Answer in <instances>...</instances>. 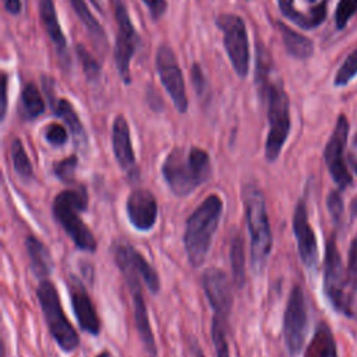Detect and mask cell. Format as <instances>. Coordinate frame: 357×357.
Wrapping results in <instances>:
<instances>
[{"instance_id":"cell-1","label":"cell","mask_w":357,"mask_h":357,"mask_svg":"<svg viewBox=\"0 0 357 357\" xmlns=\"http://www.w3.org/2000/svg\"><path fill=\"white\" fill-rule=\"evenodd\" d=\"M162 176L174 195L185 197L212 177L211 158L197 146L174 148L162 163Z\"/></svg>"},{"instance_id":"cell-2","label":"cell","mask_w":357,"mask_h":357,"mask_svg":"<svg viewBox=\"0 0 357 357\" xmlns=\"http://www.w3.org/2000/svg\"><path fill=\"white\" fill-rule=\"evenodd\" d=\"M241 199L250 236V266L257 275L266 265L273 245V236L262 190L254 183H247L241 188Z\"/></svg>"},{"instance_id":"cell-3","label":"cell","mask_w":357,"mask_h":357,"mask_svg":"<svg viewBox=\"0 0 357 357\" xmlns=\"http://www.w3.org/2000/svg\"><path fill=\"white\" fill-rule=\"evenodd\" d=\"M222 212V198L216 194H211L187 218L184 248L188 262L194 268H198L205 262L212 238L219 226Z\"/></svg>"},{"instance_id":"cell-4","label":"cell","mask_w":357,"mask_h":357,"mask_svg":"<svg viewBox=\"0 0 357 357\" xmlns=\"http://www.w3.org/2000/svg\"><path fill=\"white\" fill-rule=\"evenodd\" d=\"M86 206L88 194L86 190L79 185L59 192L53 199L52 212L56 222L64 229L79 250L95 252L98 247L96 238L81 219V213L86 211Z\"/></svg>"},{"instance_id":"cell-5","label":"cell","mask_w":357,"mask_h":357,"mask_svg":"<svg viewBox=\"0 0 357 357\" xmlns=\"http://www.w3.org/2000/svg\"><path fill=\"white\" fill-rule=\"evenodd\" d=\"M347 287H350L347 271L342 262L336 233H332L325 244L322 289L328 303L337 314L353 318L351 297L347 291Z\"/></svg>"},{"instance_id":"cell-6","label":"cell","mask_w":357,"mask_h":357,"mask_svg":"<svg viewBox=\"0 0 357 357\" xmlns=\"http://www.w3.org/2000/svg\"><path fill=\"white\" fill-rule=\"evenodd\" d=\"M36 296L42 314L45 317L46 326L53 340L63 351H74L79 346V336L71 322L67 319L61 307L59 293L53 283L47 279L40 280L36 287Z\"/></svg>"},{"instance_id":"cell-7","label":"cell","mask_w":357,"mask_h":357,"mask_svg":"<svg viewBox=\"0 0 357 357\" xmlns=\"http://www.w3.org/2000/svg\"><path fill=\"white\" fill-rule=\"evenodd\" d=\"M266 98L269 131L265 141V159L272 163L279 158L290 132V102L279 85H269Z\"/></svg>"},{"instance_id":"cell-8","label":"cell","mask_w":357,"mask_h":357,"mask_svg":"<svg viewBox=\"0 0 357 357\" xmlns=\"http://www.w3.org/2000/svg\"><path fill=\"white\" fill-rule=\"evenodd\" d=\"M308 331V312L304 290L294 284L289 293L283 314V339L287 353L296 357L301 353Z\"/></svg>"},{"instance_id":"cell-9","label":"cell","mask_w":357,"mask_h":357,"mask_svg":"<svg viewBox=\"0 0 357 357\" xmlns=\"http://www.w3.org/2000/svg\"><path fill=\"white\" fill-rule=\"evenodd\" d=\"M218 28L223 32V43L229 60L240 77L248 74L250 50L244 21L236 14H220L216 18Z\"/></svg>"},{"instance_id":"cell-10","label":"cell","mask_w":357,"mask_h":357,"mask_svg":"<svg viewBox=\"0 0 357 357\" xmlns=\"http://www.w3.org/2000/svg\"><path fill=\"white\" fill-rule=\"evenodd\" d=\"M347 137H349L347 117L344 114H339L335 128L325 145L324 160L332 180L335 181V184L337 185V190L340 191L346 190L353 181L344 159V148L347 144Z\"/></svg>"},{"instance_id":"cell-11","label":"cell","mask_w":357,"mask_h":357,"mask_svg":"<svg viewBox=\"0 0 357 357\" xmlns=\"http://www.w3.org/2000/svg\"><path fill=\"white\" fill-rule=\"evenodd\" d=\"M156 71L162 85L172 98L174 107L180 113H185L188 109V99L185 93V84L181 68L177 63L176 54L170 46L162 45L156 50L155 57Z\"/></svg>"},{"instance_id":"cell-12","label":"cell","mask_w":357,"mask_h":357,"mask_svg":"<svg viewBox=\"0 0 357 357\" xmlns=\"http://www.w3.org/2000/svg\"><path fill=\"white\" fill-rule=\"evenodd\" d=\"M116 21H117V35L114 46V60L120 78L128 84L131 79L130 61L138 45V35L131 22L128 11L121 0H116Z\"/></svg>"},{"instance_id":"cell-13","label":"cell","mask_w":357,"mask_h":357,"mask_svg":"<svg viewBox=\"0 0 357 357\" xmlns=\"http://www.w3.org/2000/svg\"><path fill=\"white\" fill-rule=\"evenodd\" d=\"M291 226L297 243V251L303 265L308 271L315 272L318 266V243L315 231L308 220L307 204L304 198H300L296 204Z\"/></svg>"},{"instance_id":"cell-14","label":"cell","mask_w":357,"mask_h":357,"mask_svg":"<svg viewBox=\"0 0 357 357\" xmlns=\"http://www.w3.org/2000/svg\"><path fill=\"white\" fill-rule=\"evenodd\" d=\"M201 283L213 315L227 319L233 305V290L227 275L222 269L211 266L204 271Z\"/></svg>"},{"instance_id":"cell-15","label":"cell","mask_w":357,"mask_h":357,"mask_svg":"<svg viewBox=\"0 0 357 357\" xmlns=\"http://www.w3.org/2000/svg\"><path fill=\"white\" fill-rule=\"evenodd\" d=\"M126 212L131 226L139 231L151 230L158 220V202L146 188H134L126 201Z\"/></svg>"},{"instance_id":"cell-16","label":"cell","mask_w":357,"mask_h":357,"mask_svg":"<svg viewBox=\"0 0 357 357\" xmlns=\"http://www.w3.org/2000/svg\"><path fill=\"white\" fill-rule=\"evenodd\" d=\"M67 289H68L73 311L75 314L79 328L89 335H93V336L99 335L100 321H99L98 312L95 310V305H93L86 289L84 287V284L77 278L71 276L68 279Z\"/></svg>"},{"instance_id":"cell-17","label":"cell","mask_w":357,"mask_h":357,"mask_svg":"<svg viewBox=\"0 0 357 357\" xmlns=\"http://www.w3.org/2000/svg\"><path fill=\"white\" fill-rule=\"evenodd\" d=\"M112 146L119 166L128 174L130 178L138 176L135 155L130 137V127L124 116H117L112 126Z\"/></svg>"},{"instance_id":"cell-18","label":"cell","mask_w":357,"mask_h":357,"mask_svg":"<svg viewBox=\"0 0 357 357\" xmlns=\"http://www.w3.org/2000/svg\"><path fill=\"white\" fill-rule=\"evenodd\" d=\"M130 291H131L132 304H134V324H135L137 332L139 335V339L142 342L144 350L146 351V354L149 357H156L158 356V347H156L155 336H153L152 326H151V322H149L146 303L142 297L141 286L130 287Z\"/></svg>"},{"instance_id":"cell-19","label":"cell","mask_w":357,"mask_h":357,"mask_svg":"<svg viewBox=\"0 0 357 357\" xmlns=\"http://www.w3.org/2000/svg\"><path fill=\"white\" fill-rule=\"evenodd\" d=\"M326 3L328 0H322L319 4L311 8L310 13L304 14L294 7V0H278L282 14L303 29H312L324 22L326 17Z\"/></svg>"},{"instance_id":"cell-20","label":"cell","mask_w":357,"mask_h":357,"mask_svg":"<svg viewBox=\"0 0 357 357\" xmlns=\"http://www.w3.org/2000/svg\"><path fill=\"white\" fill-rule=\"evenodd\" d=\"M304 357H339L335 336L325 321H321L317 325L304 351Z\"/></svg>"},{"instance_id":"cell-21","label":"cell","mask_w":357,"mask_h":357,"mask_svg":"<svg viewBox=\"0 0 357 357\" xmlns=\"http://www.w3.org/2000/svg\"><path fill=\"white\" fill-rule=\"evenodd\" d=\"M25 248L35 276L39 280L46 279L53 269V261L47 247L35 236H28L25 240Z\"/></svg>"},{"instance_id":"cell-22","label":"cell","mask_w":357,"mask_h":357,"mask_svg":"<svg viewBox=\"0 0 357 357\" xmlns=\"http://www.w3.org/2000/svg\"><path fill=\"white\" fill-rule=\"evenodd\" d=\"M278 28L282 35L284 49L291 57H296L300 60H305L311 57V54L314 53V43L310 38L296 32L282 21L278 22Z\"/></svg>"},{"instance_id":"cell-23","label":"cell","mask_w":357,"mask_h":357,"mask_svg":"<svg viewBox=\"0 0 357 357\" xmlns=\"http://www.w3.org/2000/svg\"><path fill=\"white\" fill-rule=\"evenodd\" d=\"M39 15H40L42 25L47 36L50 38V40L54 43V46L59 50H64L67 40L60 28L53 0H39Z\"/></svg>"},{"instance_id":"cell-24","label":"cell","mask_w":357,"mask_h":357,"mask_svg":"<svg viewBox=\"0 0 357 357\" xmlns=\"http://www.w3.org/2000/svg\"><path fill=\"white\" fill-rule=\"evenodd\" d=\"M53 110L54 114L59 116L61 120H64V123L67 124V127L70 128L74 141L77 145H84L86 142V134L84 130V126L75 112V109L73 107V105L67 100V99H59L56 103H53Z\"/></svg>"},{"instance_id":"cell-25","label":"cell","mask_w":357,"mask_h":357,"mask_svg":"<svg viewBox=\"0 0 357 357\" xmlns=\"http://www.w3.org/2000/svg\"><path fill=\"white\" fill-rule=\"evenodd\" d=\"M45 112V100L39 89L33 84H26L20 98V116L22 120L29 121L39 117Z\"/></svg>"},{"instance_id":"cell-26","label":"cell","mask_w":357,"mask_h":357,"mask_svg":"<svg viewBox=\"0 0 357 357\" xmlns=\"http://www.w3.org/2000/svg\"><path fill=\"white\" fill-rule=\"evenodd\" d=\"M230 266L233 275V283L237 289H241L245 282V252L241 234H236L230 244Z\"/></svg>"},{"instance_id":"cell-27","label":"cell","mask_w":357,"mask_h":357,"mask_svg":"<svg viewBox=\"0 0 357 357\" xmlns=\"http://www.w3.org/2000/svg\"><path fill=\"white\" fill-rule=\"evenodd\" d=\"M130 257H131V261H132L137 272L139 273L142 282L145 283L146 289L152 294H156L159 291V289H160V280H159V276H158L156 271L142 257V254L137 248H134L132 245H130Z\"/></svg>"},{"instance_id":"cell-28","label":"cell","mask_w":357,"mask_h":357,"mask_svg":"<svg viewBox=\"0 0 357 357\" xmlns=\"http://www.w3.org/2000/svg\"><path fill=\"white\" fill-rule=\"evenodd\" d=\"M71 7L74 8L77 17L79 18V21L82 22V25L86 28V31L91 33L92 39L96 40L98 43H105L106 42V36L105 32L102 29V26L99 25L98 20L93 17V14L89 11L86 3L84 0H70Z\"/></svg>"},{"instance_id":"cell-29","label":"cell","mask_w":357,"mask_h":357,"mask_svg":"<svg viewBox=\"0 0 357 357\" xmlns=\"http://www.w3.org/2000/svg\"><path fill=\"white\" fill-rule=\"evenodd\" d=\"M227 319L213 315L211 324L212 343L216 351V357H230V347L227 342Z\"/></svg>"},{"instance_id":"cell-30","label":"cell","mask_w":357,"mask_h":357,"mask_svg":"<svg viewBox=\"0 0 357 357\" xmlns=\"http://www.w3.org/2000/svg\"><path fill=\"white\" fill-rule=\"evenodd\" d=\"M10 153H11L13 167H14L15 173L24 180H31L33 177V169H32L31 160L26 155V151H25L24 145L18 138H15L11 142Z\"/></svg>"},{"instance_id":"cell-31","label":"cell","mask_w":357,"mask_h":357,"mask_svg":"<svg viewBox=\"0 0 357 357\" xmlns=\"http://www.w3.org/2000/svg\"><path fill=\"white\" fill-rule=\"evenodd\" d=\"M356 75H357V47L339 66L335 74L333 85L337 88L346 86Z\"/></svg>"},{"instance_id":"cell-32","label":"cell","mask_w":357,"mask_h":357,"mask_svg":"<svg viewBox=\"0 0 357 357\" xmlns=\"http://www.w3.org/2000/svg\"><path fill=\"white\" fill-rule=\"evenodd\" d=\"M326 209L329 212V216L332 218V222L336 226H340L344 218V204H343L340 190L329 191L326 197Z\"/></svg>"},{"instance_id":"cell-33","label":"cell","mask_w":357,"mask_h":357,"mask_svg":"<svg viewBox=\"0 0 357 357\" xmlns=\"http://www.w3.org/2000/svg\"><path fill=\"white\" fill-rule=\"evenodd\" d=\"M77 166H78V158L75 155H70V156L64 158L63 160L54 163L53 172L59 180L70 184L74 180V172H75Z\"/></svg>"},{"instance_id":"cell-34","label":"cell","mask_w":357,"mask_h":357,"mask_svg":"<svg viewBox=\"0 0 357 357\" xmlns=\"http://www.w3.org/2000/svg\"><path fill=\"white\" fill-rule=\"evenodd\" d=\"M356 11H357V0H339L335 10L336 28L343 29Z\"/></svg>"},{"instance_id":"cell-35","label":"cell","mask_w":357,"mask_h":357,"mask_svg":"<svg viewBox=\"0 0 357 357\" xmlns=\"http://www.w3.org/2000/svg\"><path fill=\"white\" fill-rule=\"evenodd\" d=\"M77 53H78V57H79V61H81V66H82V70H84L86 78L92 79V81L96 79L100 73V67H99L98 61L88 53V50L82 45L77 46Z\"/></svg>"},{"instance_id":"cell-36","label":"cell","mask_w":357,"mask_h":357,"mask_svg":"<svg viewBox=\"0 0 357 357\" xmlns=\"http://www.w3.org/2000/svg\"><path fill=\"white\" fill-rule=\"evenodd\" d=\"M346 271H347L350 289L357 293V234L354 236L349 247V259H347Z\"/></svg>"},{"instance_id":"cell-37","label":"cell","mask_w":357,"mask_h":357,"mask_svg":"<svg viewBox=\"0 0 357 357\" xmlns=\"http://www.w3.org/2000/svg\"><path fill=\"white\" fill-rule=\"evenodd\" d=\"M43 135H45V139L53 146H61L67 142V130L57 123H52L46 126Z\"/></svg>"},{"instance_id":"cell-38","label":"cell","mask_w":357,"mask_h":357,"mask_svg":"<svg viewBox=\"0 0 357 357\" xmlns=\"http://www.w3.org/2000/svg\"><path fill=\"white\" fill-rule=\"evenodd\" d=\"M142 3L148 7L149 14L153 20L160 18L165 14L166 8H167L166 0H142Z\"/></svg>"},{"instance_id":"cell-39","label":"cell","mask_w":357,"mask_h":357,"mask_svg":"<svg viewBox=\"0 0 357 357\" xmlns=\"http://www.w3.org/2000/svg\"><path fill=\"white\" fill-rule=\"evenodd\" d=\"M191 77H192V85L195 88V92L198 95H202V92L205 89V78H204V73L198 64L192 66Z\"/></svg>"},{"instance_id":"cell-40","label":"cell","mask_w":357,"mask_h":357,"mask_svg":"<svg viewBox=\"0 0 357 357\" xmlns=\"http://www.w3.org/2000/svg\"><path fill=\"white\" fill-rule=\"evenodd\" d=\"M6 109H7V75L3 74V78H1V119L6 114Z\"/></svg>"},{"instance_id":"cell-41","label":"cell","mask_w":357,"mask_h":357,"mask_svg":"<svg viewBox=\"0 0 357 357\" xmlns=\"http://www.w3.org/2000/svg\"><path fill=\"white\" fill-rule=\"evenodd\" d=\"M4 8L11 14H18L21 11V1L20 0H3Z\"/></svg>"},{"instance_id":"cell-42","label":"cell","mask_w":357,"mask_h":357,"mask_svg":"<svg viewBox=\"0 0 357 357\" xmlns=\"http://www.w3.org/2000/svg\"><path fill=\"white\" fill-rule=\"evenodd\" d=\"M190 350H191L192 357H205L202 349L198 346V343H197L195 339H191V340H190Z\"/></svg>"},{"instance_id":"cell-43","label":"cell","mask_w":357,"mask_h":357,"mask_svg":"<svg viewBox=\"0 0 357 357\" xmlns=\"http://www.w3.org/2000/svg\"><path fill=\"white\" fill-rule=\"evenodd\" d=\"M347 160H349V163H350V167H351L353 173L357 176V158H356L353 153H350V155L347 156Z\"/></svg>"},{"instance_id":"cell-44","label":"cell","mask_w":357,"mask_h":357,"mask_svg":"<svg viewBox=\"0 0 357 357\" xmlns=\"http://www.w3.org/2000/svg\"><path fill=\"white\" fill-rule=\"evenodd\" d=\"M350 215L351 218L357 219V197H354L350 202Z\"/></svg>"},{"instance_id":"cell-45","label":"cell","mask_w":357,"mask_h":357,"mask_svg":"<svg viewBox=\"0 0 357 357\" xmlns=\"http://www.w3.org/2000/svg\"><path fill=\"white\" fill-rule=\"evenodd\" d=\"M96 357H113V356H112L107 350H103V351H102V353H99Z\"/></svg>"},{"instance_id":"cell-46","label":"cell","mask_w":357,"mask_h":357,"mask_svg":"<svg viewBox=\"0 0 357 357\" xmlns=\"http://www.w3.org/2000/svg\"><path fill=\"white\" fill-rule=\"evenodd\" d=\"M91 3L98 8V10H102V6H100V3H99V0H91Z\"/></svg>"},{"instance_id":"cell-47","label":"cell","mask_w":357,"mask_h":357,"mask_svg":"<svg viewBox=\"0 0 357 357\" xmlns=\"http://www.w3.org/2000/svg\"><path fill=\"white\" fill-rule=\"evenodd\" d=\"M353 145L357 146V131H356V134H354V137H353Z\"/></svg>"},{"instance_id":"cell-48","label":"cell","mask_w":357,"mask_h":357,"mask_svg":"<svg viewBox=\"0 0 357 357\" xmlns=\"http://www.w3.org/2000/svg\"><path fill=\"white\" fill-rule=\"evenodd\" d=\"M307 1H310V3H314V1H318V0H307Z\"/></svg>"}]
</instances>
